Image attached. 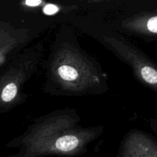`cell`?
<instances>
[{
    "label": "cell",
    "mask_w": 157,
    "mask_h": 157,
    "mask_svg": "<svg viewBox=\"0 0 157 157\" xmlns=\"http://www.w3.org/2000/svg\"><path fill=\"white\" fill-rule=\"evenodd\" d=\"M102 132L101 127H83L71 110H56L37 119L22 135L11 141L8 146L18 152L2 157L80 156Z\"/></svg>",
    "instance_id": "cell-1"
},
{
    "label": "cell",
    "mask_w": 157,
    "mask_h": 157,
    "mask_svg": "<svg viewBox=\"0 0 157 157\" xmlns=\"http://www.w3.org/2000/svg\"><path fill=\"white\" fill-rule=\"evenodd\" d=\"M48 61V85L58 94H96L107 86L101 69L74 43H56Z\"/></svg>",
    "instance_id": "cell-2"
},
{
    "label": "cell",
    "mask_w": 157,
    "mask_h": 157,
    "mask_svg": "<svg viewBox=\"0 0 157 157\" xmlns=\"http://www.w3.org/2000/svg\"><path fill=\"white\" fill-rule=\"evenodd\" d=\"M41 51L38 44L18 55L0 75V112L9 110L21 100L22 87L37 67Z\"/></svg>",
    "instance_id": "cell-3"
},
{
    "label": "cell",
    "mask_w": 157,
    "mask_h": 157,
    "mask_svg": "<svg viewBox=\"0 0 157 157\" xmlns=\"http://www.w3.org/2000/svg\"><path fill=\"white\" fill-rule=\"evenodd\" d=\"M103 44L113 51L122 60L131 66L136 78L144 84L156 90L157 71L153 63L129 43L118 39L116 37H103Z\"/></svg>",
    "instance_id": "cell-4"
},
{
    "label": "cell",
    "mask_w": 157,
    "mask_h": 157,
    "mask_svg": "<svg viewBox=\"0 0 157 157\" xmlns=\"http://www.w3.org/2000/svg\"><path fill=\"white\" fill-rule=\"evenodd\" d=\"M117 157H157V144L147 133L131 130L123 140Z\"/></svg>",
    "instance_id": "cell-5"
},
{
    "label": "cell",
    "mask_w": 157,
    "mask_h": 157,
    "mask_svg": "<svg viewBox=\"0 0 157 157\" xmlns=\"http://www.w3.org/2000/svg\"><path fill=\"white\" fill-rule=\"evenodd\" d=\"M29 39V32L0 21V67L15 57Z\"/></svg>",
    "instance_id": "cell-6"
},
{
    "label": "cell",
    "mask_w": 157,
    "mask_h": 157,
    "mask_svg": "<svg viewBox=\"0 0 157 157\" xmlns=\"http://www.w3.org/2000/svg\"><path fill=\"white\" fill-rule=\"evenodd\" d=\"M127 28L138 33L156 36L157 33V16L156 14H147L126 21Z\"/></svg>",
    "instance_id": "cell-7"
},
{
    "label": "cell",
    "mask_w": 157,
    "mask_h": 157,
    "mask_svg": "<svg viewBox=\"0 0 157 157\" xmlns=\"http://www.w3.org/2000/svg\"><path fill=\"white\" fill-rule=\"evenodd\" d=\"M44 12L47 15H52V14L55 13L58 11V8L55 5H52V4H48L47 6H45L44 7Z\"/></svg>",
    "instance_id": "cell-8"
}]
</instances>
